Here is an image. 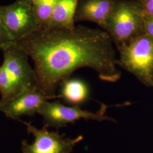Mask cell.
I'll return each instance as SVG.
<instances>
[{
  "instance_id": "1",
  "label": "cell",
  "mask_w": 153,
  "mask_h": 153,
  "mask_svg": "<svg viewBox=\"0 0 153 153\" xmlns=\"http://www.w3.org/2000/svg\"><path fill=\"white\" fill-rule=\"evenodd\" d=\"M33 59L37 88L52 99L77 69L88 68L104 81H117L121 73L109 33L83 26L72 28H39L16 42Z\"/></svg>"
},
{
  "instance_id": "2",
  "label": "cell",
  "mask_w": 153,
  "mask_h": 153,
  "mask_svg": "<svg viewBox=\"0 0 153 153\" xmlns=\"http://www.w3.org/2000/svg\"><path fill=\"white\" fill-rule=\"evenodd\" d=\"M0 66V102H5L28 90L37 88L36 73L28 62V56L16 43L2 49Z\"/></svg>"
},
{
  "instance_id": "3",
  "label": "cell",
  "mask_w": 153,
  "mask_h": 153,
  "mask_svg": "<svg viewBox=\"0 0 153 153\" xmlns=\"http://www.w3.org/2000/svg\"><path fill=\"white\" fill-rule=\"evenodd\" d=\"M119 65L144 85L153 88V39L142 33L117 48Z\"/></svg>"
},
{
  "instance_id": "4",
  "label": "cell",
  "mask_w": 153,
  "mask_h": 153,
  "mask_svg": "<svg viewBox=\"0 0 153 153\" xmlns=\"http://www.w3.org/2000/svg\"><path fill=\"white\" fill-rule=\"evenodd\" d=\"M143 19L137 0H116L105 31L117 48L143 33Z\"/></svg>"
},
{
  "instance_id": "5",
  "label": "cell",
  "mask_w": 153,
  "mask_h": 153,
  "mask_svg": "<svg viewBox=\"0 0 153 153\" xmlns=\"http://www.w3.org/2000/svg\"><path fill=\"white\" fill-rule=\"evenodd\" d=\"M107 108V105L101 104L99 111L93 112L82 109L79 106L69 107L62 104L59 101L49 102L47 100L42 105L38 114L44 119V126L48 128L59 129L66 126L68 124H74L80 119L115 122L114 119L105 115Z\"/></svg>"
},
{
  "instance_id": "6",
  "label": "cell",
  "mask_w": 153,
  "mask_h": 153,
  "mask_svg": "<svg viewBox=\"0 0 153 153\" xmlns=\"http://www.w3.org/2000/svg\"><path fill=\"white\" fill-rule=\"evenodd\" d=\"M22 123L26 126L28 134H31L34 137L32 143H29L26 140L22 141L23 153H71L74 146L83 138L81 135L74 138H65L64 134L49 131L46 126L38 129L31 122L22 121Z\"/></svg>"
},
{
  "instance_id": "7",
  "label": "cell",
  "mask_w": 153,
  "mask_h": 153,
  "mask_svg": "<svg viewBox=\"0 0 153 153\" xmlns=\"http://www.w3.org/2000/svg\"><path fill=\"white\" fill-rule=\"evenodd\" d=\"M0 19L14 42L39 28L33 6L27 0H16L11 4L0 6Z\"/></svg>"
},
{
  "instance_id": "8",
  "label": "cell",
  "mask_w": 153,
  "mask_h": 153,
  "mask_svg": "<svg viewBox=\"0 0 153 153\" xmlns=\"http://www.w3.org/2000/svg\"><path fill=\"white\" fill-rule=\"evenodd\" d=\"M49 99L38 88H33L5 102H0V111L8 118L20 121L23 116L33 117L38 114L42 105Z\"/></svg>"
},
{
  "instance_id": "9",
  "label": "cell",
  "mask_w": 153,
  "mask_h": 153,
  "mask_svg": "<svg viewBox=\"0 0 153 153\" xmlns=\"http://www.w3.org/2000/svg\"><path fill=\"white\" fill-rule=\"evenodd\" d=\"M116 1V0H79L74 21L94 22L105 31Z\"/></svg>"
},
{
  "instance_id": "10",
  "label": "cell",
  "mask_w": 153,
  "mask_h": 153,
  "mask_svg": "<svg viewBox=\"0 0 153 153\" xmlns=\"http://www.w3.org/2000/svg\"><path fill=\"white\" fill-rule=\"evenodd\" d=\"M79 0H56L48 28L74 27V16Z\"/></svg>"
},
{
  "instance_id": "11",
  "label": "cell",
  "mask_w": 153,
  "mask_h": 153,
  "mask_svg": "<svg viewBox=\"0 0 153 153\" xmlns=\"http://www.w3.org/2000/svg\"><path fill=\"white\" fill-rule=\"evenodd\" d=\"M59 98L68 104L79 106L89 98V88L81 79L70 78L61 82Z\"/></svg>"
},
{
  "instance_id": "12",
  "label": "cell",
  "mask_w": 153,
  "mask_h": 153,
  "mask_svg": "<svg viewBox=\"0 0 153 153\" xmlns=\"http://www.w3.org/2000/svg\"><path fill=\"white\" fill-rule=\"evenodd\" d=\"M55 3L56 0H43L32 5L39 28H47L48 26Z\"/></svg>"
},
{
  "instance_id": "13",
  "label": "cell",
  "mask_w": 153,
  "mask_h": 153,
  "mask_svg": "<svg viewBox=\"0 0 153 153\" xmlns=\"http://www.w3.org/2000/svg\"><path fill=\"white\" fill-rule=\"evenodd\" d=\"M16 42H14L7 33L0 19V49H4L6 47Z\"/></svg>"
},
{
  "instance_id": "14",
  "label": "cell",
  "mask_w": 153,
  "mask_h": 153,
  "mask_svg": "<svg viewBox=\"0 0 153 153\" xmlns=\"http://www.w3.org/2000/svg\"><path fill=\"white\" fill-rule=\"evenodd\" d=\"M144 18L153 17V0H137Z\"/></svg>"
},
{
  "instance_id": "15",
  "label": "cell",
  "mask_w": 153,
  "mask_h": 153,
  "mask_svg": "<svg viewBox=\"0 0 153 153\" xmlns=\"http://www.w3.org/2000/svg\"><path fill=\"white\" fill-rule=\"evenodd\" d=\"M143 33L153 39V17L144 18Z\"/></svg>"
},
{
  "instance_id": "16",
  "label": "cell",
  "mask_w": 153,
  "mask_h": 153,
  "mask_svg": "<svg viewBox=\"0 0 153 153\" xmlns=\"http://www.w3.org/2000/svg\"><path fill=\"white\" fill-rule=\"evenodd\" d=\"M27 1L31 5H35V4L39 2L43 1V0H27Z\"/></svg>"
}]
</instances>
